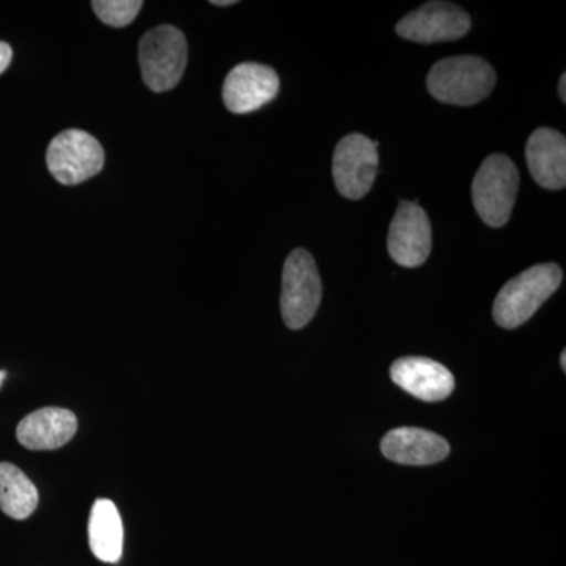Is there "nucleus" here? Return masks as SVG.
<instances>
[{
  "label": "nucleus",
  "instance_id": "nucleus-12",
  "mask_svg": "<svg viewBox=\"0 0 566 566\" xmlns=\"http://www.w3.org/2000/svg\"><path fill=\"white\" fill-rule=\"evenodd\" d=\"M381 452L398 464L428 465L444 460L450 446L442 436L422 428L403 427L385 436Z\"/></svg>",
  "mask_w": 566,
  "mask_h": 566
},
{
  "label": "nucleus",
  "instance_id": "nucleus-1",
  "mask_svg": "<svg viewBox=\"0 0 566 566\" xmlns=\"http://www.w3.org/2000/svg\"><path fill=\"white\" fill-rule=\"evenodd\" d=\"M562 270L554 263L536 264L506 282L494 301L495 323L515 329L528 322L535 312L557 292Z\"/></svg>",
  "mask_w": 566,
  "mask_h": 566
},
{
  "label": "nucleus",
  "instance_id": "nucleus-11",
  "mask_svg": "<svg viewBox=\"0 0 566 566\" xmlns=\"http://www.w3.org/2000/svg\"><path fill=\"white\" fill-rule=\"evenodd\" d=\"M392 381L422 401H442L453 392L455 379L444 365L428 357H401L390 367Z\"/></svg>",
  "mask_w": 566,
  "mask_h": 566
},
{
  "label": "nucleus",
  "instance_id": "nucleus-17",
  "mask_svg": "<svg viewBox=\"0 0 566 566\" xmlns=\"http://www.w3.org/2000/svg\"><path fill=\"white\" fill-rule=\"evenodd\" d=\"M96 17L111 28H126L136 20L144 7L140 0H95L92 2Z\"/></svg>",
  "mask_w": 566,
  "mask_h": 566
},
{
  "label": "nucleus",
  "instance_id": "nucleus-9",
  "mask_svg": "<svg viewBox=\"0 0 566 566\" xmlns=\"http://www.w3.org/2000/svg\"><path fill=\"white\" fill-rule=\"evenodd\" d=\"M387 248L395 263L405 268L422 266L431 252V223L417 202H403L390 223Z\"/></svg>",
  "mask_w": 566,
  "mask_h": 566
},
{
  "label": "nucleus",
  "instance_id": "nucleus-8",
  "mask_svg": "<svg viewBox=\"0 0 566 566\" xmlns=\"http://www.w3.org/2000/svg\"><path fill=\"white\" fill-rule=\"evenodd\" d=\"M471 24V17L455 3L428 2L398 22L397 33L415 43L433 44L460 40Z\"/></svg>",
  "mask_w": 566,
  "mask_h": 566
},
{
  "label": "nucleus",
  "instance_id": "nucleus-15",
  "mask_svg": "<svg viewBox=\"0 0 566 566\" xmlns=\"http://www.w3.org/2000/svg\"><path fill=\"white\" fill-rule=\"evenodd\" d=\"M88 543L93 556L106 564H117L123 553V524L117 506L109 499H98L88 521Z\"/></svg>",
  "mask_w": 566,
  "mask_h": 566
},
{
  "label": "nucleus",
  "instance_id": "nucleus-7",
  "mask_svg": "<svg viewBox=\"0 0 566 566\" xmlns=\"http://www.w3.org/2000/svg\"><path fill=\"white\" fill-rule=\"evenodd\" d=\"M378 140L354 133L338 142L334 151L333 177L345 199L359 200L374 188L378 174Z\"/></svg>",
  "mask_w": 566,
  "mask_h": 566
},
{
  "label": "nucleus",
  "instance_id": "nucleus-13",
  "mask_svg": "<svg viewBox=\"0 0 566 566\" xmlns=\"http://www.w3.org/2000/svg\"><path fill=\"white\" fill-rule=\"evenodd\" d=\"M527 166L532 178L542 188L564 189L566 185V140L564 134L551 128L532 133L526 145Z\"/></svg>",
  "mask_w": 566,
  "mask_h": 566
},
{
  "label": "nucleus",
  "instance_id": "nucleus-18",
  "mask_svg": "<svg viewBox=\"0 0 566 566\" xmlns=\"http://www.w3.org/2000/svg\"><path fill=\"white\" fill-rule=\"evenodd\" d=\"M11 57H13V51H11L9 44L3 43V41H0V74H2L3 71L9 69Z\"/></svg>",
  "mask_w": 566,
  "mask_h": 566
},
{
  "label": "nucleus",
  "instance_id": "nucleus-16",
  "mask_svg": "<svg viewBox=\"0 0 566 566\" xmlns=\"http://www.w3.org/2000/svg\"><path fill=\"white\" fill-rule=\"evenodd\" d=\"M39 501V490L20 468L0 463V510L7 516L25 520L35 512Z\"/></svg>",
  "mask_w": 566,
  "mask_h": 566
},
{
  "label": "nucleus",
  "instance_id": "nucleus-10",
  "mask_svg": "<svg viewBox=\"0 0 566 566\" xmlns=\"http://www.w3.org/2000/svg\"><path fill=\"white\" fill-rule=\"evenodd\" d=\"M279 87L281 81L270 66L241 63L227 74L222 88L223 103L233 114H249L273 102Z\"/></svg>",
  "mask_w": 566,
  "mask_h": 566
},
{
  "label": "nucleus",
  "instance_id": "nucleus-6",
  "mask_svg": "<svg viewBox=\"0 0 566 566\" xmlns=\"http://www.w3.org/2000/svg\"><path fill=\"white\" fill-rule=\"evenodd\" d=\"M46 164L52 177L61 185H80L102 172L104 150L92 134L66 129L52 139Z\"/></svg>",
  "mask_w": 566,
  "mask_h": 566
},
{
  "label": "nucleus",
  "instance_id": "nucleus-5",
  "mask_svg": "<svg viewBox=\"0 0 566 566\" xmlns=\"http://www.w3.org/2000/svg\"><path fill=\"white\" fill-rule=\"evenodd\" d=\"M323 285L314 256L296 249L282 273V318L290 329H301L314 319L322 303Z\"/></svg>",
  "mask_w": 566,
  "mask_h": 566
},
{
  "label": "nucleus",
  "instance_id": "nucleus-4",
  "mask_svg": "<svg viewBox=\"0 0 566 566\" xmlns=\"http://www.w3.org/2000/svg\"><path fill=\"white\" fill-rule=\"evenodd\" d=\"M520 172L504 155H491L476 170L472 182V200L482 221L490 227L509 222L515 207Z\"/></svg>",
  "mask_w": 566,
  "mask_h": 566
},
{
  "label": "nucleus",
  "instance_id": "nucleus-20",
  "mask_svg": "<svg viewBox=\"0 0 566 566\" xmlns=\"http://www.w3.org/2000/svg\"><path fill=\"white\" fill-rule=\"evenodd\" d=\"M212 6H218V7H229V6H234V0H212Z\"/></svg>",
  "mask_w": 566,
  "mask_h": 566
},
{
  "label": "nucleus",
  "instance_id": "nucleus-3",
  "mask_svg": "<svg viewBox=\"0 0 566 566\" xmlns=\"http://www.w3.org/2000/svg\"><path fill=\"white\" fill-rule=\"evenodd\" d=\"M142 77L153 92L172 91L181 81L188 63V41L174 25H159L142 36L139 43Z\"/></svg>",
  "mask_w": 566,
  "mask_h": 566
},
{
  "label": "nucleus",
  "instance_id": "nucleus-2",
  "mask_svg": "<svg viewBox=\"0 0 566 566\" xmlns=\"http://www.w3.org/2000/svg\"><path fill=\"white\" fill-rule=\"evenodd\" d=\"M428 91L438 102L472 106L493 92V66L476 55H460L434 63L427 77Z\"/></svg>",
  "mask_w": 566,
  "mask_h": 566
},
{
  "label": "nucleus",
  "instance_id": "nucleus-19",
  "mask_svg": "<svg viewBox=\"0 0 566 566\" xmlns=\"http://www.w3.org/2000/svg\"><path fill=\"white\" fill-rule=\"evenodd\" d=\"M558 93H560L562 102L566 103V74H562L560 81H558Z\"/></svg>",
  "mask_w": 566,
  "mask_h": 566
},
{
  "label": "nucleus",
  "instance_id": "nucleus-21",
  "mask_svg": "<svg viewBox=\"0 0 566 566\" xmlns=\"http://www.w3.org/2000/svg\"><path fill=\"white\" fill-rule=\"evenodd\" d=\"M560 360H562V368H564V370H566V352H565V349H564V353H562Z\"/></svg>",
  "mask_w": 566,
  "mask_h": 566
},
{
  "label": "nucleus",
  "instance_id": "nucleus-22",
  "mask_svg": "<svg viewBox=\"0 0 566 566\" xmlns=\"http://www.w3.org/2000/svg\"><path fill=\"white\" fill-rule=\"evenodd\" d=\"M0 382H2V374H0Z\"/></svg>",
  "mask_w": 566,
  "mask_h": 566
},
{
  "label": "nucleus",
  "instance_id": "nucleus-14",
  "mask_svg": "<svg viewBox=\"0 0 566 566\" xmlns=\"http://www.w3.org/2000/svg\"><path fill=\"white\" fill-rule=\"evenodd\" d=\"M76 430V416L69 409L43 408L21 420L17 438L29 450H55L69 444Z\"/></svg>",
  "mask_w": 566,
  "mask_h": 566
}]
</instances>
